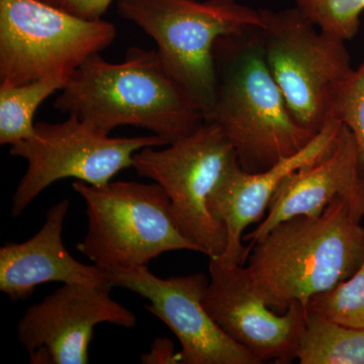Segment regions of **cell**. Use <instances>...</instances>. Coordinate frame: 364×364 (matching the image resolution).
Listing matches in <instances>:
<instances>
[{
  "label": "cell",
  "mask_w": 364,
  "mask_h": 364,
  "mask_svg": "<svg viewBox=\"0 0 364 364\" xmlns=\"http://www.w3.org/2000/svg\"><path fill=\"white\" fill-rule=\"evenodd\" d=\"M213 56L214 100L205 121L221 129L242 169L265 171L315 138L296 123L268 68L260 26L219 38Z\"/></svg>",
  "instance_id": "6da1fadb"
},
{
  "label": "cell",
  "mask_w": 364,
  "mask_h": 364,
  "mask_svg": "<svg viewBox=\"0 0 364 364\" xmlns=\"http://www.w3.org/2000/svg\"><path fill=\"white\" fill-rule=\"evenodd\" d=\"M54 107L105 135L117 127H138L167 145L205 122L202 109L167 73L157 51L139 47L128 49L117 64L92 55L72 73Z\"/></svg>",
  "instance_id": "7a4b0ae2"
},
{
  "label": "cell",
  "mask_w": 364,
  "mask_h": 364,
  "mask_svg": "<svg viewBox=\"0 0 364 364\" xmlns=\"http://www.w3.org/2000/svg\"><path fill=\"white\" fill-rule=\"evenodd\" d=\"M364 260V228L344 200L322 214L282 222L250 249L251 286L277 313L294 305L308 308L311 299L348 279Z\"/></svg>",
  "instance_id": "3957f363"
},
{
  "label": "cell",
  "mask_w": 364,
  "mask_h": 364,
  "mask_svg": "<svg viewBox=\"0 0 364 364\" xmlns=\"http://www.w3.org/2000/svg\"><path fill=\"white\" fill-rule=\"evenodd\" d=\"M72 188L85 200L87 217L77 250L102 269L148 267L170 251L200 252L182 233L168 196L156 182L97 186L76 181Z\"/></svg>",
  "instance_id": "277c9868"
},
{
  "label": "cell",
  "mask_w": 364,
  "mask_h": 364,
  "mask_svg": "<svg viewBox=\"0 0 364 364\" xmlns=\"http://www.w3.org/2000/svg\"><path fill=\"white\" fill-rule=\"evenodd\" d=\"M117 7L122 18L155 41L165 70L205 117L214 100L215 42L262 26L259 9L236 0H117Z\"/></svg>",
  "instance_id": "5b68a950"
},
{
  "label": "cell",
  "mask_w": 364,
  "mask_h": 364,
  "mask_svg": "<svg viewBox=\"0 0 364 364\" xmlns=\"http://www.w3.org/2000/svg\"><path fill=\"white\" fill-rule=\"evenodd\" d=\"M259 11L268 68L296 123L317 135L335 119L337 102L354 70L346 41L318 32L298 6Z\"/></svg>",
  "instance_id": "8992f818"
},
{
  "label": "cell",
  "mask_w": 364,
  "mask_h": 364,
  "mask_svg": "<svg viewBox=\"0 0 364 364\" xmlns=\"http://www.w3.org/2000/svg\"><path fill=\"white\" fill-rule=\"evenodd\" d=\"M114 23L40 0H0V87L72 73L112 45Z\"/></svg>",
  "instance_id": "52a82bcc"
},
{
  "label": "cell",
  "mask_w": 364,
  "mask_h": 364,
  "mask_svg": "<svg viewBox=\"0 0 364 364\" xmlns=\"http://www.w3.org/2000/svg\"><path fill=\"white\" fill-rule=\"evenodd\" d=\"M157 148L138 151L132 167L161 186L182 233L200 253L220 259L226 251V228L210 214L208 202L220 178L238 162L233 146L217 124L205 121L164 149Z\"/></svg>",
  "instance_id": "ba28073f"
},
{
  "label": "cell",
  "mask_w": 364,
  "mask_h": 364,
  "mask_svg": "<svg viewBox=\"0 0 364 364\" xmlns=\"http://www.w3.org/2000/svg\"><path fill=\"white\" fill-rule=\"evenodd\" d=\"M166 145L156 135H105L75 116L62 123L40 122L32 135L11 146V156L28 162L11 200V215L20 217L55 182L75 178L91 186H105L119 171L132 167L138 151Z\"/></svg>",
  "instance_id": "9c48e42d"
},
{
  "label": "cell",
  "mask_w": 364,
  "mask_h": 364,
  "mask_svg": "<svg viewBox=\"0 0 364 364\" xmlns=\"http://www.w3.org/2000/svg\"><path fill=\"white\" fill-rule=\"evenodd\" d=\"M112 286L63 284L26 309L16 326L32 364H87L95 326L135 328L136 316L112 298Z\"/></svg>",
  "instance_id": "30bf717a"
},
{
  "label": "cell",
  "mask_w": 364,
  "mask_h": 364,
  "mask_svg": "<svg viewBox=\"0 0 364 364\" xmlns=\"http://www.w3.org/2000/svg\"><path fill=\"white\" fill-rule=\"evenodd\" d=\"M102 270L112 287L129 289L149 301L148 312L178 339L181 364H259L210 317L203 305L210 282L205 273L161 279L148 267Z\"/></svg>",
  "instance_id": "8fae6325"
},
{
  "label": "cell",
  "mask_w": 364,
  "mask_h": 364,
  "mask_svg": "<svg viewBox=\"0 0 364 364\" xmlns=\"http://www.w3.org/2000/svg\"><path fill=\"white\" fill-rule=\"evenodd\" d=\"M208 259L203 305L223 331L259 364L296 360L306 309L294 305L287 312H275L252 289L245 265Z\"/></svg>",
  "instance_id": "7c38bea8"
},
{
  "label": "cell",
  "mask_w": 364,
  "mask_h": 364,
  "mask_svg": "<svg viewBox=\"0 0 364 364\" xmlns=\"http://www.w3.org/2000/svg\"><path fill=\"white\" fill-rule=\"evenodd\" d=\"M344 200L352 214L361 222L364 217V176L353 134L342 126L331 152L318 161L287 174L273 193L267 217L243 237L247 253L254 244L287 220L322 214L334 200Z\"/></svg>",
  "instance_id": "4fadbf2b"
},
{
  "label": "cell",
  "mask_w": 364,
  "mask_h": 364,
  "mask_svg": "<svg viewBox=\"0 0 364 364\" xmlns=\"http://www.w3.org/2000/svg\"><path fill=\"white\" fill-rule=\"evenodd\" d=\"M342 126L339 119H332L303 150L265 171L249 173L237 162L225 172L208 202L210 214L227 231L226 251L219 260L229 265L245 264V230L262 221L275 189L287 174L318 161L334 149Z\"/></svg>",
  "instance_id": "5bb4252c"
},
{
  "label": "cell",
  "mask_w": 364,
  "mask_h": 364,
  "mask_svg": "<svg viewBox=\"0 0 364 364\" xmlns=\"http://www.w3.org/2000/svg\"><path fill=\"white\" fill-rule=\"evenodd\" d=\"M68 198L52 205L38 233L23 243L0 248V291L11 301H25L36 287L47 282L109 287L112 284L97 265L76 260L63 242Z\"/></svg>",
  "instance_id": "9a60e30c"
},
{
  "label": "cell",
  "mask_w": 364,
  "mask_h": 364,
  "mask_svg": "<svg viewBox=\"0 0 364 364\" xmlns=\"http://www.w3.org/2000/svg\"><path fill=\"white\" fill-rule=\"evenodd\" d=\"M296 360L301 364H364V329L306 310Z\"/></svg>",
  "instance_id": "2e32d148"
},
{
  "label": "cell",
  "mask_w": 364,
  "mask_h": 364,
  "mask_svg": "<svg viewBox=\"0 0 364 364\" xmlns=\"http://www.w3.org/2000/svg\"><path fill=\"white\" fill-rule=\"evenodd\" d=\"M68 80L63 76H53L0 87V144L13 146L32 135L38 107L53 93L63 90Z\"/></svg>",
  "instance_id": "e0dca14e"
},
{
  "label": "cell",
  "mask_w": 364,
  "mask_h": 364,
  "mask_svg": "<svg viewBox=\"0 0 364 364\" xmlns=\"http://www.w3.org/2000/svg\"><path fill=\"white\" fill-rule=\"evenodd\" d=\"M306 310L332 322L364 329V260L348 279L311 299Z\"/></svg>",
  "instance_id": "ac0fdd59"
},
{
  "label": "cell",
  "mask_w": 364,
  "mask_h": 364,
  "mask_svg": "<svg viewBox=\"0 0 364 364\" xmlns=\"http://www.w3.org/2000/svg\"><path fill=\"white\" fill-rule=\"evenodd\" d=\"M304 14L323 32L344 41L358 33L364 0H296Z\"/></svg>",
  "instance_id": "d6986e66"
},
{
  "label": "cell",
  "mask_w": 364,
  "mask_h": 364,
  "mask_svg": "<svg viewBox=\"0 0 364 364\" xmlns=\"http://www.w3.org/2000/svg\"><path fill=\"white\" fill-rule=\"evenodd\" d=\"M334 117L353 134L364 176V60L345 85L335 107Z\"/></svg>",
  "instance_id": "ffe728a7"
},
{
  "label": "cell",
  "mask_w": 364,
  "mask_h": 364,
  "mask_svg": "<svg viewBox=\"0 0 364 364\" xmlns=\"http://www.w3.org/2000/svg\"><path fill=\"white\" fill-rule=\"evenodd\" d=\"M114 0H58V7L86 20H102Z\"/></svg>",
  "instance_id": "44dd1931"
},
{
  "label": "cell",
  "mask_w": 364,
  "mask_h": 364,
  "mask_svg": "<svg viewBox=\"0 0 364 364\" xmlns=\"http://www.w3.org/2000/svg\"><path fill=\"white\" fill-rule=\"evenodd\" d=\"M140 359L143 364H181V354L167 337L155 338L150 351L142 354Z\"/></svg>",
  "instance_id": "7402d4cb"
},
{
  "label": "cell",
  "mask_w": 364,
  "mask_h": 364,
  "mask_svg": "<svg viewBox=\"0 0 364 364\" xmlns=\"http://www.w3.org/2000/svg\"><path fill=\"white\" fill-rule=\"evenodd\" d=\"M40 1L58 7V0H40Z\"/></svg>",
  "instance_id": "603a6c76"
}]
</instances>
